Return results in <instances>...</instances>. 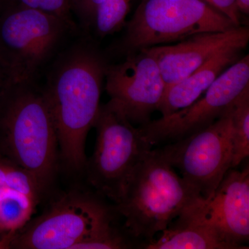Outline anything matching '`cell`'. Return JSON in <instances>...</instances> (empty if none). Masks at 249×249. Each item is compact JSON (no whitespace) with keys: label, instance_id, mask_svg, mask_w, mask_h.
Returning a JSON list of instances; mask_svg holds the SVG:
<instances>
[{"label":"cell","instance_id":"6da1fadb","mask_svg":"<svg viewBox=\"0 0 249 249\" xmlns=\"http://www.w3.org/2000/svg\"><path fill=\"white\" fill-rule=\"evenodd\" d=\"M106 67L94 49L78 42L60 54L42 89L56 129L60 169L70 175L85 173L87 137L101 107Z\"/></svg>","mask_w":249,"mask_h":249},{"label":"cell","instance_id":"7a4b0ae2","mask_svg":"<svg viewBox=\"0 0 249 249\" xmlns=\"http://www.w3.org/2000/svg\"><path fill=\"white\" fill-rule=\"evenodd\" d=\"M0 155L32 174L44 196L60 170L58 136L42 90L16 84L0 99Z\"/></svg>","mask_w":249,"mask_h":249},{"label":"cell","instance_id":"3957f363","mask_svg":"<svg viewBox=\"0 0 249 249\" xmlns=\"http://www.w3.org/2000/svg\"><path fill=\"white\" fill-rule=\"evenodd\" d=\"M200 198L154 149L134 168L114 209L143 249Z\"/></svg>","mask_w":249,"mask_h":249},{"label":"cell","instance_id":"277c9868","mask_svg":"<svg viewBox=\"0 0 249 249\" xmlns=\"http://www.w3.org/2000/svg\"><path fill=\"white\" fill-rule=\"evenodd\" d=\"M96 193L70 190L55 197L40 215L16 231L9 249H74L116 214Z\"/></svg>","mask_w":249,"mask_h":249},{"label":"cell","instance_id":"5b68a950","mask_svg":"<svg viewBox=\"0 0 249 249\" xmlns=\"http://www.w3.org/2000/svg\"><path fill=\"white\" fill-rule=\"evenodd\" d=\"M93 127L96 144L84 174L95 193L115 204L134 168L151 151L152 145L142 129L134 127L109 102L100 107Z\"/></svg>","mask_w":249,"mask_h":249},{"label":"cell","instance_id":"8992f818","mask_svg":"<svg viewBox=\"0 0 249 249\" xmlns=\"http://www.w3.org/2000/svg\"><path fill=\"white\" fill-rule=\"evenodd\" d=\"M71 26L62 18L13 1L0 14V52L16 84L34 83Z\"/></svg>","mask_w":249,"mask_h":249},{"label":"cell","instance_id":"52a82bcc","mask_svg":"<svg viewBox=\"0 0 249 249\" xmlns=\"http://www.w3.org/2000/svg\"><path fill=\"white\" fill-rule=\"evenodd\" d=\"M235 27L202 0H142L127 25L124 47L142 49Z\"/></svg>","mask_w":249,"mask_h":249},{"label":"cell","instance_id":"ba28073f","mask_svg":"<svg viewBox=\"0 0 249 249\" xmlns=\"http://www.w3.org/2000/svg\"><path fill=\"white\" fill-rule=\"evenodd\" d=\"M232 135L229 106L206 128L156 149L202 199H207L232 169Z\"/></svg>","mask_w":249,"mask_h":249},{"label":"cell","instance_id":"9c48e42d","mask_svg":"<svg viewBox=\"0 0 249 249\" xmlns=\"http://www.w3.org/2000/svg\"><path fill=\"white\" fill-rule=\"evenodd\" d=\"M249 87V55H247L224 70L191 106L150 121L139 128L152 146L178 142L212 124Z\"/></svg>","mask_w":249,"mask_h":249},{"label":"cell","instance_id":"30bf717a","mask_svg":"<svg viewBox=\"0 0 249 249\" xmlns=\"http://www.w3.org/2000/svg\"><path fill=\"white\" fill-rule=\"evenodd\" d=\"M129 55L124 62L106 67V89L109 101L132 124L144 125L158 110L166 85L158 64L150 54Z\"/></svg>","mask_w":249,"mask_h":249},{"label":"cell","instance_id":"8fae6325","mask_svg":"<svg viewBox=\"0 0 249 249\" xmlns=\"http://www.w3.org/2000/svg\"><path fill=\"white\" fill-rule=\"evenodd\" d=\"M249 40V28L238 26L227 31L196 34L175 45L153 46L142 50L155 59L168 88L221 52L233 47L245 49Z\"/></svg>","mask_w":249,"mask_h":249},{"label":"cell","instance_id":"7c38bea8","mask_svg":"<svg viewBox=\"0 0 249 249\" xmlns=\"http://www.w3.org/2000/svg\"><path fill=\"white\" fill-rule=\"evenodd\" d=\"M206 217L221 235L237 249L249 238V168L229 170L213 195L201 199Z\"/></svg>","mask_w":249,"mask_h":249},{"label":"cell","instance_id":"4fadbf2b","mask_svg":"<svg viewBox=\"0 0 249 249\" xmlns=\"http://www.w3.org/2000/svg\"><path fill=\"white\" fill-rule=\"evenodd\" d=\"M198 199L186 208L145 249H237L211 224Z\"/></svg>","mask_w":249,"mask_h":249},{"label":"cell","instance_id":"5bb4252c","mask_svg":"<svg viewBox=\"0 0 249 249\" xmlns=\"http://www.w3.org/2000/svg\"><path fill=\"white\" fill-rule=\"evenodd\" d=\"M242 49H228L175 84L166 88L158 110L162 116L191 106L206 91L217 77L237 61Z\"/></svg>","mask_w":249,"mask_h":249},{"label":"cell","instance_id":"9a60e30c","mask_svg":"<svg viewBox=\"0 0 249 249\" xmlns=\"http://www.w3.org/2000/svg\"><path fill=\"white\" fill-rule=\"evenodd\" d=\"M37 205L20 192L0 188V230L4 232L19 230L29 222Z\"/></svg>","mask_w":249,"mask_h":249},{"label":"cell","instance_id":"2e32d148","mask_svg":"<svg viewBox=\"0 0 249 249\" xmlns=\"http://www.w3.org/2000/svg\"><path fill=\"white\" fill-rule=\"evenodd\" d=\"M232 124V169L249 156V87L230 105Z\"/></svg>","mask_w":249,"mask_h":249},{"label":"cell","instance_id":"e0dca14e","mask_svg":"<svg viewBox=\"0 0 249 249\" xmlns=\"http://www.w3.org/2000/svg\"><path fill=\"white\" fill-rule=\"evenodd\" d=\"M0 188L20 192L37 203L45 199L40 184L27 170L14 161L0 155Z\"/></svg>","mask_w":249,"mask_h":249},{"label":"cell","instance_id":"ac0fdd59","mask_svg":"<svg viewBox=\"0 0 249 249\" xmlns=\"http://www.w3.org/2000/svg\"><path fill=\"white\" fill-rule=\"evenodd\" d=\"M131 0H104L98 6L92 27L103 37L115 32L124 24Z\"/></svg>","mask_w":249,"mask_h":249},{"label":"cell","instance_id":"d6986e66","mask_svg":"<svg viewBox=\"0 0 249 249\" xmlns=\"http://www.w3.org/2000/svg\"><path fill=\"white\" fill-rule=\"evenodd\" d=\"M18 4L42 11L56 17L62 18L68 22L73 29L76 24L71 17V0H14Z\"/></svg>","mask_w":249,"mask_h":249},{"label":"cell","instance_id":"ffe728a7","mask_svg":"<svg viewBox=\"0 0 249 249\" xmlns=\"http://www.w3.org/2000/svg\"><path fill=\"white\" fill-rule=\"evenodd\" d=\"M104 0H71L72 11L76 14L82 26L87 29L92 27L98 6Z\"/></svg>","mask_w":249,"mask_h":249},{"label":"cell","instance_id":"44dd1931","mask_svg":"<svg viewBox=\"0 0 249 249\" xmlns=\"http://www.w3.org/2000/svg\"><path fill=\"white\" fill-rule=\"evenodd\" d=\"M232 21L235 26H240V12L236 6V0H202Z\"/></svg>","mask_w":249,"mask_h":249},{"label":"cell","instance_id":"7402d4cb","mask_svg":"<svg viewBox=\"0 0 249 249\" xmlns=\"http://www.w3.org/2000/svg\"><path fill=\"white\" fill-rule=\"evenodd\" d=\"M16 84L11 70L0 52V99L11 87Z\"/></svg>","mask_w":249,"mask_h":249},{"label":"cell","instance_id":"603a6c76","mask_svg":"<svg viewBox=\"0 0 249 249\" xmlns=\"http://www.w3.org/2000/svg\"><path fill=\"white\" fill-rule=\"evenodd\" d=\"M13 232H4L0 230V249H9Z\"/></svg>","mask_w":249,"mask_h":249},{"label":"cell","instance_id":"cb8c5ba5","mask_svg":"<svg viewBox=\"0 0 249 249\" xmlns=\"http://www.w3.org/2000/svg\"><path fill=\"white\" fill-rule=\"evenodd\" d=\"M236 6H237L239 12L249 14V0H236Z\"/></svg>","mask_w":249,"mask_h":249},{"label":"cell","instance_id":"d4e9b609","mask_svg":"<svg viewBox=\"0 0 249 249\" xmlns=\"http://www.w3.org/2000/svg\"><path fill=\"white\" fill-rule=\"evenodd\" d=\"M13 1H14V0H0V14H1V13L6 9V6H7L10 3L12 2Z\"/></svg>","mask_w":249,"mask_h":249}]
</instances>
